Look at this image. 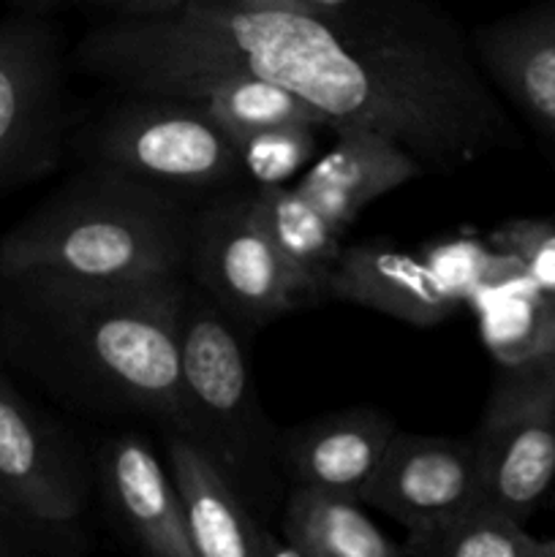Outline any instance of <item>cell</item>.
I'll return each mask as SVG.
<instances>
[{"label": "cell", "mask_w": 555, "mask_h": 557, "mask_svg": "<svg viewBox=\"0 0 555 557\" xmlns=\"http://www.w3.org/2000/svg\"><path fill=\"white\" fill-rule=\"evenodd\" d=\"M0 368H5V357H3V337H0Z\"/></svg>", "instance_id": "cell-32"}, {"label": "cell", "mask_w": 555, "mask_h": 557, "mask_svg": "<svg viewBox=\"0 0 555 557\" xmlns=\"http://www.w3.org/2000/svg\"><path fill=\"white\" fill-rule=\"evenodd\" d=\"M281 533L299 557H397L381 528L365 515L357 495L294 484L283 500Z\"/></svg>", "instance_id": "cell-18"}, {"label": "cell", "mask_w": 555, "mask_h": 557, "mask_svg": "<svg viewBox=\"0 0 555 557\" xmlns=\"http://www.w3.org/2000/svg\"><path fill=\"white\" fill-rule=\"evenodd\" d=\"M79 3L109 11L120 20H150V16H163L183 9L188 0H79Z\"/></svg>", "instance_id": "cell-26"}, {"label": "cell", "mask_w": 555, "mask_h": 557, "mask_svg": "<svg viewBox=\"0 0 555 557\" xmlns=\"http://www.w3.org/2000/svg\"><path fill=\"white\" fill-rule=\"evenodd\" d=\"M471 47L490 85L555 152V0L482 25Z\"/></svg>", "instance_id": "cell-13"}, {"label": "cell", "mask_w": 555, "mask_h": 557, "mask_svg": "<svg viewBox=\"0 0 555 557\" xmlns=\"http://www.w3.org/2000/svg\"><path fill=\"white\" fill-rule=\"evenodd\" d=\"M326 299L379 310L411 326H435L460 308L422 256L395 248L390 239L343 248L326 283Z\"/></svg>", "instance_id": "cell-14"}, {"label": "cell", "mask_w": 555, "mask_h": 557, "mask_svg": "<svg viewBox=\"0 0 555 557\" xmlns=\"http://www.w3.org/2000/svg\"><path fill=\"white\" fill-rule=\"evenodd\" d=\"M166 466L177 487L196 557H286L264 520L248 506L221 468L180 433H166Z\"/></svg>", "instance_id": "cell-12"}, {"label": "cell", "mask_w": 555, "mask_h": 557, "mask_svg": "<svg viewBox=\"0 0 555 557\" xmlns=\"http://www.w3.org/2000/svg\"><path fill=\"white\" fill-rule=\"evenodd\" d=\"M79 549L82 533L76 525L33 520L0 500V557L76 555Z\"/></svg>", "instance_id": "cell-25"}, {"label": "cell", "mask_w": 555, "mask_h": 557, "mask_svg": "<svg viewBox=\"0 0 555 557\" xmlns=\"http://www.w3.org/2000/svg\"><path fill=\"white\" fill-rule=\"evenodd\" d=\"M76 65L128 92L196 96L229 74L286 87L335 131H379L424 172L455 174L520 147L457 22L433 0H354L335 11L188 0L92 27Z\"/></svg>", "instance_id": "cell-1"}, {"label": "cell", "mask_w": 555, "mask_h": 557, "mask_svg": "<svg viewBox=\"0 0 555 557\" xmlns=\"http://www.w3.org/2000/svg\"><path fill=\"white\" fill-rule=\"evenodd\" d=\"M180 424L169 433L194 441L261 520L275 515L281 433L261 408L237 326L194 283L180 326Z\"/></svg>", "instance_id": "cell-4"}, {"label": "cell", "mask_w": 555, "mask_h": 557, "mask_svg": "<svg viewBox=\"0 0 555 557\" xmlns=\"http://www.w3.org/2000/svg\"><path fill=\"white\" fill-rule=\"evenodd\" d=\"M550 302H553V326H550V357L555 354V294H550Z\"/></svg>", "instance_id": "cell-31"}, {"label": "cell", "mask_w": 555, "mask_h": 557, "mask_svg": "<svg viewBox=\"0 0 555 557\" xmlns=\"http://www.w3.org/2000/svg\"><path fill=\"white\" fill-rule=\"evenodd\" d=\"M259 190L261 218L278 253L283 256L294 275L303 281L313 302L326 299V283L343 253V234L335 232L319 207L294 185Z\"/></svg>", "instance_id": "cell-19"}, {"label": "cell", "mask_w": 555, "mask_h": 557, "mask_svg": "<svg viewBox=\"0 0 555 557\" xmlns=\"http://www.w3.org/2000/svg\"><path fill=\"white\" fill-rule=\"evenodd\" d=\"M188 288V275L103 281L54 270L0 272L5 364L71 408L177 430Z\"/></svg>", "instance_id": "cell-2"}, {"label": "cell", "mask_w": 555, "mask_h": 557, "mask_svg": "<svg viewBox=\"0 0 555 557\" xmlns=\"http://www.w3.org/2000/svg\"><path fill=\"white\" fill-rule=\"evenodd\" d=\"M90 166L118 169L161 188H221L243 174L237 141L199 98L131 92L74 139Z\"/></svg>", "instance_id": "cell-5"}, {"label": "cell", "mask_w": 555, "mask_h": 557, "mask_svg": "<svg viewBox=\"0 0 555 557\" xmlns=\"http://www.w3.org/2000/svg\"><path fill=\"white\" fill-rule=\"evenodd\" d=\"M395 433V422L368 406L313 419L281 435L283 476L359 498Z\"/></svg>", "instance_id": "cell-15"}, {"label": "cell", "mask_w": 555, "mask_h": 557, "mask_svg": "<svg viewBox=\"0 0 555 557\" xmlns=\"http://www.w3.org/2000/svg\"><path fill=\"white\" fill-rule=\"evenodd\" d=\"M196 210L177 190L90 166L0 239V272L54 270L103 281L188 275Z\"/></svg>", "instance_id": "cell-3"}, {"label": "cell", "mask_w": 555, "mask_h": 557, "mask_svg": "<svg viewBox=\"0 0 555 557\" xmlns=\"http://www.w3.org/2000/svg\"><path fill=\"white\" fill-rule=\"evenodd\" d=\"M424 166L379 131H337V141L305 172L297 188L346 234L368 205L422 177Z\"/></svg>", "instance_id": "cell-16"}, {"label": "cell", "mask_w": 555, "mask_h": 557, "mask_svg": "<svg viewBox=\"0 0 555 557\" xmlns=\"http://www.w3.org/2000/svg\"><path fill=\"white\" fill-rule=\"evenodd\" d=\"M466 305L477 315L484 348L501 368H520L550 357L553 302L517 256L498 250L493 275Z\"/></svg>", "instance_id": "cell-17"}, {"label": "cell", "mask_w": 555, "mask_h": 557, "mask_svg": "<svg viewBox=\"0 0 555 557\" xmlns=\"http://www.w3.org/2000/svg\"><path fill=\"white\" fill-rule=\"evenodd\" d=\"M473 449L479 500L526 522L555 479V397L531 364L501 368Z\"/></svg>", "instance_id": "cell-8"}, {"label": "cell", "mask_w": 555, "mask_h": 557, "mask_svg": "<svg viewBox=\"0 0 555 557\" xmlns=\"http://www.w3.org/2000/svg\"><path fill=\"white\" fill-rule=\"evenodd\" d=\"M313 128L310 123H286L237 139L239 166L256 183V188H278L288 177L308 166L316 150Z\"/></svg>", "instance_id": "cell-22"}, {"label": "cell", "mask_w": 555, "mask_h": 557, "mask_svg": "<svg viewBox=\"0 0 555 557\" xmlns=\"http://www.w3.org/2000/svg\"><path fill=\"white\" fill-rule=\"evenodd\" d=\"M14 3L20 5L22 11H27V14H49V11L69 3V0H14Z\"/></svg>", "instance_id": "cell-29"}, {"label": "cell", "mask_w": 555, "mask_h": 557, "mask_svg": "<svg viewBox=\"0 0 555 557\" xmlns=\"http://www.w3.org/2000/svg\"><path fill=\"white\" fill-rule=\"evenodd\" d=\"M539 542L506 511L477 500L466 509L408 531L403 555L419 557H539Z\"/></svg>", "instance_id": "cell-20"}, {"label": "cell", "mask_w": 555, "mask_h": 557, "mask_svg": "<svg viewBox=\"0 0 555 557\" xmlns=\"http://www.w3.org/2000/svg\"><path fill=\"white\" fill-rule=\"evenodd\" d=\"M96 487L79 441L33 406L0 368V500L54 525H76Z\"/></svg>", "instance_id": "cell-9"}, {"label": "cell", "mask_w": 555, "mask_h": 557, "mask_svg": "<svg viewBox=\"0 0 555 557\" xmlns=\"http://www.w3.org/2000/svg\"><path fill=\"white\" fill-rule=\"evenodd\" d=\"M539 557H555V536L539 542Z\"/></svg>", "instance_id": "cell-30"}, {"label": "cell", "mask_w": 555, "mask_h": 557, "mask_svg": "<svg viewBox=\"0 0 555 557\" xmlns=\"http://www.w3.org/2000/svg\"><path fill=\"white\" fill-rule=\"evenodd\" d=\"M479 500L473 438H433L397 430L359 490V504L384 511L406 531L441 520Z\"/></svg>", "instance_id": "cell-10"}, {"label": "cell", "mask_w": 555, "mask_h": 557, "mask_svg": "<svg viewBox=\"0 0 555 557\" xmlns=\"http://www.w3.org/2000/svg\"><path fill=\"white\" fill-rule=\"evenodd\" d=\"M490 245L517 256L528 275L555 294V223L542 218H515L490 232Z\"/></svg>", "instance_id": "cell-24"}, {"label": "cell", "mask_w": 555, "mask_h": 557, "mask_svg": "<svg viewBox=\"0 0 555 557\" xmlns=\"http://www.w3.org/2000/svg\"><path fill=\"white\" fill-rule=\"evenodd\" d=\"M239 3H270V5H292V9H310V11H335L354 0H239Z\"/></svg>", "instance_id": "cell-27"}, {"label": "cell", "mask_w": 555, "mask_h": 557, "mask_svg": "<svg viewBox=\"0 0 555 557\" xmlns=\"http://www.w3.org/2000/svg\"><path fill=\"white\" fill-rule=\"evenodd\" d=\"M422 261L430 267L435 281L460 305L493 275L498 250L477 237L441 239L422 250Z\"/></svg>", "instance_id": "cell-23"}, {"label": "cell", "mask_w": 555, "mask_h": 557, "mask_svg": "<svg viewBox=\"0 0 555 557\" xmlns=\"http://www.w3.org/2000/svg\"><path fill=\"white\" fill-rule=\"evenodd\" d=\"M528 364H531V370L536 373V379L544 384V389L555 397V354L553 357H542V359H536V362H528Z\"/></svg>", "instance_id": "cell-28"}, {"label": "cell", "mask_w": 555, "mask_h": 557, "mask_svg": "<svg viewBox=\"0 0 555 557\" xmlns=\"http://www.w3.org/2000/svg\"><path fill=\"white\" fill-rule=\"evenodd\" d=\"M96 484L120 531L145 555L196 557L169 466L136 433L103 441L96 455Z\"/></svg>", "instance_id": "cell-11"}, {"label": "cell", "mask_w": 555, "mask_h": 557, "mask_svg": "<svg viewBox=\"0 0 555 557\" xmlns=\"http://www.w3.org/2000/svg\"><path fill=\"white\" fill-rule=\"evenodd\" d=\"M60 38L47 14L0 22V199L47 177L69 145Z\"/></svg>", "instance_id": "cell-6"}, {"label": "cell", "mask_w": 555, "mask_h": 557, "mask_svg": "<svg viewBox=\"0 0 555 557\" xmlns=\"http://www.w3.org/2000/svg\"><path fill=\"white\" fill-rule=\"evenodd\" d=\"M188 277L245 330L313 302L267 234L259 190L226 194L196 210Z\"/></svg>", "instance_id": "cell-7"}, {"label": "cell", "mask_w": 555, "mask_h": 557, "mask_svg": "<svg viewBox=\"0 0 555 557\" xmlns=\"http://www.w3.org/2000/svg\"><path fill=\"white\" fill-rule=\"evenodd\" d=\"M188 98V96H185ZM210 117L232 136L234 141L256 131L286 123L321 125L319 114L299 101L286 87L254 74H229L201 87L196 96Z\"/></svg>", "instance_id": "cell-21"}]
</instances>
